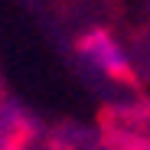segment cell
<instances>
[{
  "label": "cell",
  "mask_w": 150,
  "mask_h": 150,
  "mask_svg": "<svg viewBox=\"0 0 150 150\" xmlns=\"http://www.w3.org/2000/svg\"><path fill=\"white\" fill-rule=\"evenodd\" d=\"M79 52L82 59L95 69V72H101V75H121V72H127V49H124L114 36L101 33V30H95V33H85L82 42H79Z\"/></svg>",
  "instance_id": "obj_1"
},
{
  "label": "cell",
  "mask_w": 150,
  "mask_h": 150,
  "mask_svg": "<svg viewBox=\"0 0 150 150\" xmlns=\"http://www.w3.org/2000/svg\"><path fill=\"white\" fill-rule=\"evenodd\" d=\"M0 150H23L20 144H0Z\"/></svg>",
  "instance_id": "obj_2"
},
{
  "label": "cell",
  "mask_w": 150,
  "mask_h": 150,
  "mask_svg": "<svg viewBox=\"0 0 150 150\" xmlns=\"http://www.w3.org/2000/svg\"><path fill=\"white\" fill-rule=\"evenodd\" d=\"M144 150H150V140H147V144H144Z\"/></svg>",
  "instance_id": "obj_3"
}]
</instances>
